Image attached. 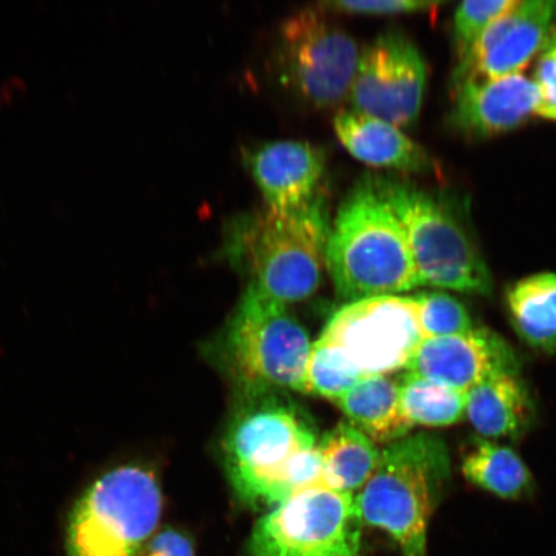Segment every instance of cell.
Here are the masks:
<instances>
[{"label": "cell", "mask_w": 556, "mask_h": 556, "mask_svg": "<svg viewBox=\"0 0 556 556\" xmlns=\"http://www.w3.org/2000/svg\"><path fill=\"white\" fill-rule=\"evenodd\" d=\"M224 452L229 481L249 506L270 509L324 484L315 432L295 408L276 399L264 397L235 416Z\"/></svg>", "instance_id": "cell-1"}, {"label": "cell", "mask_w": 556, "mask_h": 556, "mask_svg": "<svg viewBox=\"0 0 556 556\" xmlns=\"http://www.w3.org/2000/svg\"><path fill=\"white\" fill-rule=\"evenodd\" d=\"M338 294L351 302L420 288L405 232L371 178L343 201L326 248Z\"/></svg>", "instance_id": "cell-2"}, {"label": "cell", "mask_w": 556, "mask_h": 556, "mask_svg": "<svg viewBox=\"0 0 556 556\" xmlns=\"http://www.w3.org/2000/svg\"><path fill=\"white\" fill-rule=\"evenodd\" d=\"M450 481L446 443L430 434L406 435L387 444L358 491L361 518L388 533L402 556H427L429 521Z\"/></svg>", "instance_id": "cell-3"}, {"label": "cell", "mask_w": 556, "mask_h": 556, "mask_svg": "<svg viewBox=\"0 0 556 556\" xmlns=\"http://www.w3.org/2000/svg\"><path fill=\"white\" fill-rule=\"evenodd\" d=\"M405 232L419 287L490 296L493 280L463 214L444 197L408 180L371 178Z\"/></svg>", "instance_id": "cell-4"}, {"label": "cell", "mask_w": 556, "mask_h": 556, "mask_svg": "<svg viewBox=\"0 0 556 556\" xmlns=\"http://www.w3.org/2000/svg\"><path fill=\"white\" fill-rule=\"evenodd\" d=\"M331 227L324 194L298 212L267 207L236 225L229 252L248 268L252 287L293 304L316 293Z\"/></svg>", "instance_id": "cell-5"}, {"label": "cell", "mask_w": 556, "mask_h": 556, "mask_svg": "<svg viewBox=\"0 0 556 556\" xmlns=\"http://www.w3.org/2000/svg\"><path fill=\"white\" fill-rule=\"evenodd\" d=\"M163 492L154 470L125 465L97 479L70 513L68 556H138L155 532Z\"/></svg>", "instance_id": "cell-6"}, {"label": "cell", "mask_w": 556, "mask_h": 556, "mask_svg": "<svg viewBox=\"0 0 556 556\" xmlns=\"http://www.w3.org/2000/svg\"><path fill=\"white\" fill-rule=\"evenodd\" d=\"M312 343L288 309L249 285L229 321L226 353L240 384L253 395L276 389L305 392Z\"/></svg>", "instance_id": "cell-7"}, {"label": "cell", "mask_w": 556, "mask_h": 556, "mask_svg": "<svg viewBox=\"0 0 556 556\" xmlns=\"http://www.w3.org/2000/svg\"><path fill=\"white\" fill-rule=\"evenodd\" d=\"M363 526L356 496L312 486L256 521L248 556H359Z\"/></svg>", "instance_id": "cell-8"}, {"label": "cell", "mask_w": 556, "mask_h": 556, "mask_svg": "<svg viewBox=\"0 0 556 556\" xmlns=\"http://www.w3.org/2000/svg\"><path fill=\"white\" fill-rule=\"evenodd\" d=\"M359 55L356 40L325 10L294 13L278 35L281 79L313 108H336L350 96Z\"/></svg>", "instance_id": "cell-9"}, {"label": "cell", "mask_w": 556, "mask_h": 556, "mask_svg": "<svg viewBox=\"0 0 556 556\" xmlns=\"http://www.w3.org/2000/svg\"><path fill=\"white\" fill-rule=\"evenodd\" d=\"M319 339L336 348L363 378L406 370L422 342L414 296L350 302L333 313Z\"/></svg>", "instance_id": "cell-10"}, {"label": "cell", "mask_w": 556, "mask_h": 556, "mask_svg": "<svg viewBox=\"0 0 556 556\" xmlns=\"http://www.w3.org/2000/svg\"><path fill=\"white\" fill-rule=\"evenodd\" d=\"M427 66L419 48L401 31L379 35L361 52L350 92L353 110L406 128L420 115Z\"/></svg>", "instance_id": "cell-11"}, {"label": "cell", "mask_w": 556, "mask_h": 556, "mask_svg": "<svg viewBox=\"0 0 556 556\" xmlns=\"http://www.w3.org/2000/svg\"><path fill=\"white\" fill-rule=\"evenodd\" d=\"M556 2H518L486 27L465 64L455 70L454 85L481 78L521 74L544 50L555 27Z\"/></svg>", "instance_id": "cell-12"}, {"label": "cell", "mask_w": 556, "mask_h": 556, "mask_svg": "<svg viewBox=\"0 0 556 556\" xmlns=\"http://www.w3.org/2000/svg\"><path fill=\"white\" fill-rule=\"evenodd\" d=\"M511 346L497 333L472 329L460 336L424 339L406 368L407 372L442 382L468 393L497 374H518Z\"/></svg>", "instance_id": "cell-13"}, {"label": "cell", "mask_w": 556, "mask_h": 556, "mask_svg": "<svg viewBox=\"0 0 556 556\" xmlns=\"http://www.w3.org/2000/svg\"><path fill=\"white\" fill-rule=\"evenodd\" d=\"M245 163L267 207L291 213L307 207L321 197L325 176L323 149L302 141L267 142L249 150Z\"/></svg>", "instance_id": "cell-14"}, {"label": "cell", "mask_w": 556, "mask_h": 556, "mask_svg": "<svg viewBox=\"0 0 556 556\" xmlns=\"http://www.w3.org/2000/svg\"><path fill=\"white\" fill-rule=\"evenodd\" d=\"M538 89L523 74L468 79L456 87L450 124L470 138L504 135L536 115Z\"/></svg>", "instance_id": "cell-15"}, {"label": "cell", "mask_w": 556, "mask_h": 556, "mask_svg": "<svg viewBox=\"0 0 556 556\" xmlns=\"http://www.w3.org/2000/svg\"><path fill=\"white\" fill-rule=\"evenodd\" d=\"M333 129L346 151L367 165L407 173L437 169L434 160L419 143L378 117L343 110L333 119Z\"/></svg>", "instance_id": "cell-16"}, {"label": "cell", "mask_w": 556, "mask_h": 556, "mask_svg": "<svg viewBox=\"0 0 556 556\" xmlns=\"http://www.w3.org/2000/svg\"><path fill=\"white\" fill-rule=\"evenodd\" d=\"M532 401L518 374H497L467 393L468 417L472 428L485 438H518L532 417Z\"/></svg>", "instance_id": "cell-17"}, {"label": "cell", "mask_w": 556, "mask_h": 556, "mask_svg": "<svg viewBox=\"0 0 556 556\" xmlns=\"http://www.w3.org/2000/svg\"><path fill=\"white\" fill-rule=\"evenodd\" d=\"M336 403L375 443L400 441L414 428L403 413L400 381L391 377L363 378Z\"/></svg>", "instance_id": "cell-18"}, {"label": "cell", "mask_w": 556, "mask_h": 556, "mask_svg": "<svg viewBox=\"0 0 556 556\" xmlns=\"http://www.w3.org/2000/svg\"><path fill=\"white\" fill-rule=\"evenodd\" d=\"M324 464V484L331 490L359 491L377 469L381 451L350 421L339 422L318 442Z\"/></svg>", "instance_id": "cell-19"}, {"label": "cell", "mask_w": 556, "mask_h": 556, "mask_svg": "<svg viewBox=\"0 0 556 556\" xmlns=\"http://www.w3.org/2000/svg\"><path fill=\"white\" fill-rule=\"evenodd\" d=\"M518 336L533 350L556 352V274L541 273L521 278L506 296Z\"/></svg>", "instance_id": "cell-20"}, {"label": "cell", "mask_w": 556, "mask_h": 556, "mask_svg": "<svg viewBox=\"0 0 556 556\" xmlns=\"http://www.w3.org/2000/svg\"><path fill=\"white\" fill-rule=\"evenodd\" d=\"M462 470L467 481L504 500H521L534 489L530 469L516 451L479 441L465 455Z\"/></svg>", "instance_id": "cell-21"}, {"label": "cell", "mask_w": 556, "mask_h": 556, "mask_svg": "<svg viewBox=\"0 0 556 556\" xmlns=\"http://www.w3.org/2000/svg\"><path fill=\"white\" fill-rule=\"evenodd\" d=\"M400 391L403 413L413 427L454 426L467 409V393L412 372L403 375Z\"/></svg>", "instance_id": "cell-22"}, {"label": "cell", "mask_w": 556, "mask_h": 556, "mask_svg": "<svg viewBox=\"0 0 556 556\" xmlns=\"http://www.w3.org/2000/svg\"><path fill=\"white\" fill-rule=\"evenodd\" d=\"M363 379L336 348L324 340L312 343L305 371V392L337 402Z\"/></svg>", "instance_id": "cell-23"}, {"label": "cell", "mask_w": 556, "mask_h": 556, "mask_svg": "<svg viewBox=\"0 0 556 556\" xmlns=\"http://www.w3.org/2000/svg\"><path fill=\"white\" fill-rule=\"evenodd\" d=\"M414 301L422 340L460 336L475 329L465 305L443 291H427L415 295Z\"/></svg>", "instance_id": "cell-24"}, {"label": "cell", "mask_w": 556, "mask_h": 556, "mask_svg": "<svg viewBox=\"0 0 556 556\" xmlns=\"http://www.w3.org/2000/svg\"><path fill=\"white\" fill-rule=\"evenodd\" d=\"M518 0H486V2H463L454 13V41L457 67L467 62L479 38L493 21L509 11ZM456 67V68H457Z\"/></svg>", "instance_id": "cell-25"}, {"label": "cell", "mask_w": 556, "mask_h": 556, "mask_svg": "<svg viewBox=\"0 0 556 556\" xmlns=\"http://www.w3.org/2000/svg\"><path fill=\"white\" fill-rule=\"evenodd\" d=\"M534 87L538 89L536 115L542 119L556 122V29L540 55L534 72Z\"/></svg>", "instance_id": "cell-26"}, {"label": "cell", "mask_w": 556, "mask_h": 556, "mask_svg": "<svg viewBox=\"0 0 556 556\" xmlns=\"http://www.w3.org/2000/svg\"><path fill=\"white\" fill-rule=\"evenodd\" d=\"M434 2H416V0H371V2H326L323 7L328 10L353 13V15L394 16L414 15V13L432 12L437 9Z\"/></svg>", "instance_id": "cell-27"}, {"label": "cell", "mask_w": 556, "mask_h": 556, "mask_svg": "<svg viewBox=\"0 0 556 556\" xmlns=\"http://www.w3.org/2000/svg\"><path fill=\"white\" fill-rule=\"evenodd\" d=\"M141 556H194L190 538L176 530H165L149 540L139 553Z\"/></svg>", "instance_id": "cell-28"}]
</instances>
